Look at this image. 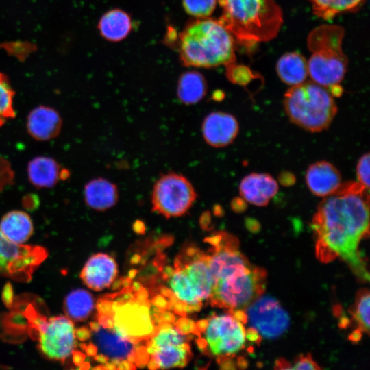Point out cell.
<instances>
[{
  "instance_id": "52a82bcc",
  "label": "cell",
  "mask_w": 370,
  "mask_h": 370,
  "mask_svg": "<svg viewBox=\"0 0 370 370\" xmlns=\"http://www.w3.org/2000/svg\"><path fill=\"white\" fill-rule=\"evenodd\" d=\"M284 106L291 122L311 132L327 129L337 112L330 90L312 80L292 86L284 95Z\"/></svg>"
},
{
  "instance_id": "cb8c5ba5",
  "label": "cell",
  "mask_w": 370,
  "mask_h": 370,
  "mask_svg": "<svg viewBox=\"0 0 370 370\" xmlns=\"http://www.w3.org/2000/svg\"><path fill=\"white\" fill-rule=\"evenodd\" d=\"M276 70L280 79L291 86L306 82L308 75L306 60L296 51L286 53L281 56L277 62Z\"/></svg>"
},
{
  "instance_id": "2e32d148",
  "label": "cell",
  "mask_w": 370,
  "mask_h": 370,
  "mask_svg": "<svg viewBox=\"0 0 370 370\" xmlns=\"http://www.w3.org/2000/svg\"><path fill=\"white\" fill-rule=\"evenodd\" d=\"M238 130L236 119L223 112L208 114L201 125L202 135L206 143L217 148L231 144L237 136Z\"/></svg>"
},
{
  "instance_id": "d6986e66",
  "label": "cell",
  "mask_w": 370,
  "mask_h": 370,
  "mask_svg": "<svg viewBox=\"0 0 370 370\" xmlns=\"http://www.w3.org/2000/svg\"><path fill=\"white\" fill-rule=\"evenodd\" d=\"M306 182L315 195L325 197L336 193L341 186L339 171L327 161H319L308 168Z\"/></svg>"
},
{
  "instance_id": "e0dca14e",
  "label": "cell",
  "mask_w": 370,
  "mask_h": 370,
  "mask_svg": "<svg viewBox=\"0 0 370 370\" xmlns=\"http://www.w3.org/2000/svg\"><path fill=\"white\" fill-rule=\"evenodd\" d=\"M118 274L117 264L108 254L92 255L83 267L80 278L89 288L99 291L110 286Z\"/></svg>"
},
{
  "instance_id": "8fae6325",
  "label": "cell",
  "mask_w": 370,
  "mask_h": 370,
  "mask_svg": "<svg viewBox=\"0 0 370 370\" xmlns=\"http://www.w3.org/2000/svg\"><path fill=\"white\" fill-rule=\"evenodd\" d=\"M189 337L171 322H158L145 343V350L149 356L148 367L164 369L185 367L192 357Z\"/></svg>"
},
{
  "instance_id": "5b68a950",
  "label": "cell",
  "mask_w": 370,
  "mask_h": 370,
  "mask_svg": "<svg viewBox=\"0 0 370 370\" xmlns=\"http://www.w3.org/2000/svg\"><path fill=\"white\" fill-rule=\"evenodd\" d=\"M180 56L189 66L233 67L234 38L219 20L203 18L188 25L180 36Z\"/></svg>"
},
{
  "instance_id": "83f0119b",
  "label": "cell",
  "mask_w": 370,
  "mask_h": 370,
  "mask_svg": "<svg viewBox=\"0 0 370 370\" xmlns=\"http://www.w3.org/2000/svg\"><path fill=\"white\" fill-rule=\"evenodd\" d=\"M314 14L325 20H330L341 13L358 8L365 0H309Z\"/></svg>"
},
{
  "instance_id": "8d00e7d4",
  "label": "cell",
  "mask_w": 370,
  "mask_h": 370,
  "mask_svg": "<svg viewBox=\"0 0 370 370\" xmlns=\"http://www.w3.org/2000/svg\"><path fill=\"white\" fill-rule=\"evenodd\" d=\"M361 336V330L358 328L349 336V339L352 341H358Z\"/></svg>"
},
{
  "instance_id": "30bf717a",
  "label": "cell",
  "mask_w": 370,
  "mask_h": 370,
  "mask_svg": "<svg viewBox=\"0 0 370 370\" xmlns=\"http://www.w3.org/2000/svg\"><path fill=\"white\" fill-rule=\"evenodd\" d=\"M92 343L86 347L89 355L111 369H134L145 350V345L125 338L113 325H103L97 321L90 323ZM88 336V337H89Z\"/></svg>"
},
{
  "instance_id": "f1b7e54d",
  "label": "cell",
  "mask_w": 370,
  "mask_h": 370,
  "mask_svg": "<svg viewBox=\"0 0 370 370\" xmlns=\"http://www.w3.org/2000/svg\"><path fill=\"white\" fill-rule=\"evenodd\" d=\"M14 92L12 88L8 77L0 73V126L8 119L15 116L13 107Z\"/></svg>"
},
{
  "instance_id": "6da1fadb",
  "label": "cell",
  "mask_w": 370,
  "mask_h": 370,
  "mask_svg": "<svg viewBox=\"0 0 370 370\" xmlns=\"http://www.w3.org/2000/svg\"><path fill=\"white\" fill-rule=\"evenodd\" d=\"M369 199L368 189L359 182L342 184L324 197L312 222L317 258L327 263L339 257L360 280L367 282L369 275L358 247L369 233Z\"/></svg>"
},
{
  "instance_id": "74e56055",
  "label": "cell",
  "mask_w": 370,
  "mask_h": 370,
  "mask_svg": "<svg viewBox=\"0 0 370 370\" xmlns=\"http://www.w3.org/2000/svg\"><path fill=\"white\" fill-rule=\"evenodd\" d=\"M134 229L137 232H142L145 230V225L143 222L137 221L134 224Z\"/></svg>"
},
{
  "instance_id": "d6a6232c",
  "label": "cell",
  "mask_w": 370,
  "mask_h": 370,
  "mask_svg": "<svg viewBox=\"0 0 370 370\" xmlns=\"http://www.w3.org/2000/svg\"><path fill=\"white\" fill-rule=\"evenodd\" d=\"M293 369H320L310 354L299 355L294 362Z\"/></svg>"
},
{
  "instance_id": "4316f807",
  "label": "cell",
  "mask_w": 370,
  "mask_h": 370,
  "mask_svg": "<svg viewBox=\"0 0 370 370\" xmlns=\"http://www.w3.org/2000/svg\"><path fill=\"white\" fill-rule=\"evenodd\" d=\"M94 308V297L84 289H75L71 291L64 301V309L67 317L76 321L87 319Z\"/></svg>"
},
{
  "instance_id": "d4e9b609",
  "label": "cell",
  "mask_w": 370,
  "mask_h": 370,
  "mask_svg": "<svg viewBox=\"0 0 370 370\" xmlns=\"http://www.w3.org/2000/svg\"><path fill=\"white\" fill-rule=\"evenodd\" d=\"M132 20L129 14L114 9L105 13L98 23L101 36L109 41L117 42L124 39L132 29Z\"/></svg>"
},
{
  "instance_id": "484cf974",
  "label": "cell",
  "mask_w": 370,
  "mask_h": 370,
  "mask_svg": "<svg viewBox=\"0 0 370 370\" xmlns=\"http://www.w3.org/2000/svg\"><path fill=\"white\" fill-rule=\"evenodd\" d=\"M207 92V83L204 77L197 71H188L179 78L177 95L179 100L186 105L200 101Z\"/></svg>"
},
{
  "instance_id": "ac0fdd59",
  "label": "cell",
  "mask_w": 370,
  "mask_h": 370,
  "mask_svg": "<svg viewBox=\"0 0 370 370\" xmlns=\"http://www.w3.org/2000/svg\"><path fill=\"white\" fill-rule=\"evenodd\" d=\"M62 121L59 113L53 108L40 106L29 113L26 127L29 134L35 140L47 141L60 134Z\"/></svg>"
},
{
  "instance_id": "e575fe53",
  "label": "cell",
  "mask_w": 370,
  "mask_h": 370,
  "mask_svg": "<svg viewBox=\"0 0 370 370\" xmlns=\"http://www.w3.org/2000/svg\"><path fill=\"white\" fill-rule=\"evenodd\" d=\"M275 369H293V367L285 359H278L275 362Z\"/></svg>"
},
{
  "instance_id": "836d02e7",
  "label": "cell",
  "mask_w": 370,
  "mask_h": 370,
  "mask_svg": "<svg viewBox=\"0 0 370 370\" xmlns=\"http://www.w3.org/2000/svg\"><path fill=\"white\" fill-rule=\"evenodd\" d=\"M260 335L254 328L250 327L245 332V338L254 343H259L260 341Z\"/></svg>"
},
{
  "instance_id": "ba28073f",
  "label": "cell",
  "mask_w": 370,
  "mask_h": 370,
  "mask_svg": "<svg viewBox=\"0 0 370 370\" xmlns=\"http://www.w3.org/2000/svg\"><path fill=\"white\" fill-rule=\"evenodd\" d=\"M146 296L145 291L138 288L134 295L131 291L124 289L119 294L105 297L115 328L137 344L146 343L158 324V312L152 314Z\"/></svg>"
},
{
  "instance_id": "9a60e30c",
  "label": "cell",
  "mask_w": 370,
  "mask_h": 370,
  "mask_svg": "<svg viewBox=\"0 0 370 370\" xmlns=\"http://www.w3.org/2000/svg\"><path fill=\"white\" fill-rule=\"evenodd\" d=\"M76 331L71 319L56 316L49 319L40 328L39 346L48 358L63 361L76 347Z\"/></svg>"
},
{
  "instance_id": "44dd1931",
  "label": "cell",
  "mask_w": 370,
  "mask_h": 370,
  "mask_svg": "<svg viewBox=\"0 0 370 370\" xmlns=\"http://www.w3.org/2000/svg\"><path fill=\"white\" fill-rule=\"evenodd\" d=\"M27 171L30 183L38 188H52L69 177L68 170L62 168L53 158L44 156L32 159Z\"/></svg>"
},
{
  "instance_id": "1f68e13d",
  "label": "cell",
  "mask_w": 370,
  "mask_h": 370,
  "mask_svg": "<svg viewBox=\"0 0 370 370\" xmlns=\"http://www.w3.org/2000/svg\"><path fill=\"white\" fill-rule=\"evenodd\" d=\"M369 153L362 155L356 166V175L358 182L365 188H369Z\"/></svg>"
},
{
  "instance_id": "7a4b0ae2",
  "label": "cell",
  "mask_w": 370,
  "mask_h": 370,
  "mask_svg": "<svg viewBox=\"0 0 370 370\" xmlns=\"http://www.w3.org/2000/svg\"><path fill=\"white\" fill-rule=\"evenodd\" d=\"M212 291L208 302L232 313L244 310L266 288V271L252 265L236 247H223L209 256Z\"/></svg>"
},
{
  "instance_id": "d590c367",
  "label": "cell",
  "mask_w": 370,
  "mask_h": 370,
  "mask_svg": "<svg viewBox=\"0 0 370 370\" xmlns=\"http://www.w3.org/2000/svg\"><path fill=\"white\" fill-rule=\"evenodd\" d=\"M210 212L208 211L204 212L200 218L201 225L204 227H207L208 225L210 223Z\"/></svg>"
},
{
  "instance_id": "3957f363",
  "label": "cell",
  "mask_w": 370,
  "mask_h": 370,
  "mask_svg": "<svg viewBox=\"0 0 370 370\" xmlns=\"http://www.w3.org/2000/svg\"><path fill=\"white\" fill-rule=\"evenodd\" d=\"M173 267L162 271L166 287L161 294L169 299V307L178 315L198 311L208 301L212 278L206 252L195 246H186L174 260Z\"/></svg>"
},
{
  "instance_id": "ffe728a7",
  "label": "cell",
  "mask_w": 370,
  "mask_h": 370,
  "mask_svg": "<svg viewBox=\"0 0 370 370\" xmlns=\"http://www.w3.org/2000/svg\"><path fill=\"white\" fill-rule=\"evenodd\" d=\"M278 184L269 174L252 173L241 180L239 193L247 202L257 206H264L277 194Z\"/></svg>"
},
{
  "instance_id": "9c48e42d",
  "label": "cell",
  "mask_w": 370,
  "mask_h": 370,
  "mask_svg": "<svg viewBox=\"0 0 370 370\" xmlns=\"http://www.w3.org/2000/svg\"><path fill=\"white\" fill-rule=\"evenodd\" d=\"M199 349L217 357L219 364L243 348L245 330L243 323L230 313L213 314L195 323L193 332Z\"/></svg>"
},
{
  "instance_id": "7c38bea8",
  "label": "cell",
  "mask_w": 370,
  "mask_h": 370,
  "mask_svg": "<svg viewBox=\"0 0 370 370\" xmlns=\"http://www.w3.org/2000/svg\"><path fill=\"white\" fill-rule=\"evenodd\" d=\"M197 194L184 175L169 172L155 182L151 193L152 211L166 219L181 217L192 207Z\"/></svg>"
},
{
  "instance_id": "277c9868",
  "label": "cell",
  "mask_w": 370,
  "mask_h": 370,
  "mask_svg": "<svg viewBox=\"0 0 370 370\" xmlns=\"http://www.w3.org/2000/svg\"><path fill=\"white\" fill-rule=\"evenodd\" d=\"M220 22L234 38L247 46L269 41L283 23L282 11L274 0H219Z\"/></svg>"
},
{
  "instance_id": "4fadbf2b",
  "label": "cell",
  "mask_w": 370,
  "mask_h": 370,
  "mask_svg": "<svg viewBox=\"0 0 370 370\" xmlns=\"http://www.w3.org/2000/svg\"><path fill=\"white\" fill-rule=\"evenodd\" d=\"M47 256L45 248L12 243L0 230V273L3 276L29 282Z\"/></svg>"
},
{
  "instance_id": "8992f818",
  "label": "cell",
  "mask_w": 370,
  "mask_h": 370,
  "mask_svg": "<svg viewBox=\"0 0 370 370\" xmlns=\"http://www.w3.org/2000/svg\"><path fill=\"white\" fill-rule=\"evenodd\" d=\"M343 28L337 25H322L312 30L307 39L311 52L307 62L312 81L328 88L333 96H339L340 86L347 64L342 44Z\"/></svg>"
},
{
  "instance_id": "4dcf8cb0",
  "label": "cell",
  "mask_w": 370,
  "mask_h": 370,
  "mask_svg": "<svg viewBox=\"0 0 370 370\" xmlns=\"http://www.w3.org/2000/svg\"><path fill=\"white\" fill-rule=\"evenodd\" d=\"M182 3L188 14L203 18H207L214 12L217 0H183Z\"/></svg>"
},
{
  "instance_id": "603a6c76",
  "label": "cell",
  "mask_w": 370,
  "mask_h": 370,
  "mask_svg": "<svg viewBox=\"0 0 370 370\" xmlns=\"http://www.w3.org/2000/svg\"><path fill=\"white\" fill-rule=\"evenodd\" d=\"M0 230L11 242L23 244L32 236L34 226L28 214L21 210H12L1 218Z\"/></svg>"
},
{
  "instance_id": "7402d4cb",
  "label": "cell",
  "mask_w": 370,
  "mask_h": 370,
  "mask_svg": "<svg viewBox=\"0 0 370 370\" xmlns=\"http://www.w3.org/2000/svg\"><path fill=\"white\" fill-rule=\"evenodd\" d=\"M86 205L97 211H105L116 205L119 200L116 185L103 177L90 180L84 187Z\"/></svg>"
},
{
  "instance_id": "5bb4252c",
  "label": "cell",
  "mask_w": 370,
  "mask_h": 370,
  "mask_svg": "<svg viewBox=\"0 0 370 370\" xmlns=\"http://www.w3.org/2000/svg\"><path fill=\"white\" fill-rule=\"evenodd\" d=\"M246 314L251 327L261 337L274 339L282 336L288 328L290 317L288 312L274 297L260 296L247 308Z\"/></svg>"
},
{
  "instance_id": "f546056e",
  "label": "cell",
  "mask_w": 370,
  "mask_h": 370,
  "mask_svg": "<svg viewBox=\"0 0 370 370\" xmlns=\"http://www.w3.org/2000/svg\"><path fill=\"white\" fill-rule=\"evenodd\" d=\"M369 292L362 289L357 294L355 304L352 312L354 320L358 323L361 332H369Z\"/></svg>"
}]
</instances>
